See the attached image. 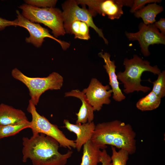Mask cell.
Returning <instances> with one entry per match:
<instances>
[{"mask_svg": "<svg viewBox=\"0 0 165 165\" xmlns=\"http://www.w3.org/2000/svg\"><path fill=\"white\" fill-rule=\"evenodd\" d=\"M123 64L125 70L118 72L116 75L118 79L123 84L124 88L123 90L126 94L135 91L146 93L150 90V87L142 86L141 83L142 73L147 71L158 75L161 72L157 66H151L148 61L136 54L130 59L125 58Z\"/></svg>", "mask_w": 165, "mask_h": 165, "instance_id": "cell-3", "label": "cell"}, {"mask_svg": "<svg viewBox=\"0 0 165 165\" xmlns=\"http://www.w3.org/2000/svg\"><path fill=\"white\" fill-rule=\"evenodd\" d=\"M83 154L80 165H97L101 162L102 151L91 140L83 145Z\"/></svg>", "mask_w": 165, "mask_h": 165, "instance_id": "cell-16", "label": "cell"}, {"mask_svg": "<svg viewBox=\"0 0 165 165\" xmlns=\"http://www.w3.org/2000/svg\"><path fill=\"white\" fill-rule=\"evenodd\" d=\"M161 2V0H134L130 12L134 13L144 7L147 3H160Z\"/></svg>", "mask_w": 165, "mask_h": 165, "instance_id": "cell-24", "label": "cell"}, {"mask_svg": "<svg viewBox=\"0 0 165 165\" xmlns=\"http://www.w3.org/2000/svg\"><path fill=\"white\" fill-rule=\"evenodd\" d=\"M101 163L102 165H112L111 156L108 154L105 149L102 151Z\"/></svg>", "mask_w": 165, "mask_h": 165, "instance_id": "cell-26", "label": "cell"}, {"mask_svg": "<svg viewBox=\"0 0 165 165\" xmlns=\"http://www.w3.org/2000/svg\"><path fill=\"white\" fill-rule=\"evenodd\" d=\"M155 26L161 31V33L165 35V19L161 18L159 20L156 21L154 24Z\"/></svg>", "mask_w": 165, "mask_h": 165, "instance_id": "cell-27", "label": "cell"}, {"mask_svg": "<svg viewBox=\"0 0 165 165\" xmlns=\"http://www.w3.org/2000/svg\"><path fill=\"white\" fill-rule=\"evenodd\" d=\"M163 10L162 6L156 3H149L141 9L134 13V16L137 18H141L143 23L146 25L154 24L156 22V16Z\"/></svg>", "mask_w": 165, "mask_h": 165, "instance_id": "cell-17", "label": "cell"}, {"mask_svg": "<svg viewBox=\"0 0 165 165\" xmlns=\"http://www.w3.org/2000/svg\"><path fill=\"white\" fill-rule=\"evenodd\" d=\"M35 106L30 99L27 110L32 116L30 128L31 129L33 134H44L56 140L60 146L70 150L72 148H75L74 141L67 138L57 125L52 124L46 118L40 115L37 112Z\"/></svg>", "mask_w": 165, "mask_h": 165, "instance_id": "cell-6", "label": "cell"}, {"mask_svg": "<svg viewBox=\"0 0 165 165\" xmlns=\"http://www.w3.org/2000/svg\"><path fill=\"white\" fill-rule=\"evenodd\" d=\"M11 75L14 78L21 82L27 87L30 100L35 106L37 105L43 93L49 90H60L63 83V78L56 72H53L46 77H31L15 68L12 70Z\"/></svg>", "mask_w": 165, "mask_h": 165, "instance_id": "cell-4", "label": "cell"}, {"mask_svg": "<svg viewBox=\"0 0 165 165\" xmlns=\"http://www.w3.org/2000/svg\"><path fill=\"white\" fill-rule=\"evenodd\" d=\"M82 92L94 111L101 110L104 104L108 105L112 93L109 85L104 86L97 79L92 78L87 88Z\"/></svg>", "mask_w": 165, "mask_h": 165, "instance_id": "cell-11", "label": "cell"}, {"mask_svg": "<svg viewBox=\"0 0 165 165\" xmlns=\"http://www.w3.org/2000/svg\"><path fill=\"white\" fill-rule=\"evenodd\" d=\"M26 4L39 8H54L57 0H26Z\"/></svg>", "mask_w": 165, "mask_h": 165, "instance_id": "cell-23", "label": "cell"}, {"mask_svg": "<svg viewBox=\"0 0 165 165\" xmlns=\"http://www.w3.org/2000/svg\"><path fill=\"white\" fill-rule=\"evenodd\" d=\"M22 141V161L26 162L30 159L33 165H65L73 153L69 150L61 154L59 143L42 133L33 134L30 138L23 137Z\"/></svg>", "mask_w": 165, "mask_h": 165, "instance_id": "cell-1", "label": "cell"}, {"mask_svg": "<svg viewBox=\"0 0 165 165\" xmlns=\"http://www.w3.org/2000/svg\"><path fill=\"white\" fill-rule=\"evenodd\" d=\"M28 120L22 110L3 103L0 104V125L15 124Z\"/></svg>", "mask_w": 165, "mask_h": 165, "instance_id": "cell-15", "label": "cell"}, {"mask_svg": "<svg viewBox=\"0 0 165 165\" xmlns=\"http://www.w3.org/2000/svg\"><path fill=\"white\" fill-rule=\"evenodd\" d=\"M112 155L111 156L112 165H126L130 155L126 150L120 149L117 151L116 147L111 146Z\"/></svg>", "mask_w": 165, "mask_h": 165, "instance_id": "cell-21", "label": "cell"}, {"mask_svg": "<svg viewBox=\"0 0 165 165\" xmlns=\"http://www.w3.org/2000/svg\"><path fill=\"white\" fill-rule=\"evenodd\" d=\"M78 5H87L93 16L97 13L111 20L119 19L123 14V0H78Z\"/></svg>", "mask_w": 165, "mask_h": 165, "instance_id": "cell-10", "label": "cell"}, {"mask_svg": "<svg viewBox=\"0 0 165 165\" xmlns=\"http://www.w3.org/2000/svg\"><path fill=\"white\" fill-rule=\"evenodd\" d=\"M19 8L22 10V15L31 22L42 24L51 29L55 38L66 33L62 12L59 9L39 8L26 4Z\"/></svg>", "mask_w": 165, "mask_h": 165, "instance_id": "cell-5", "label": "cell"}, {"mask_svg": "<svg viewBox=\"0 0 165 165\" xmlns=\"http://www.w3.org/2000/svg\"><path fill=\"white\" fill-rule=\"evenodd\" d=\"M136 133L130 124L115 120L96 125L91 140L101 149L109 145L126 150L132 155L136 150Z\"/></svg>", "mask_w": 165, "mask_h": 165, "instance_id": "cell-2", "label": "cell"}, {"mask_svg": "<svg viewBox=\"0 0 165 165\" xmlns=\"http://www.w3.org/2000/svg\"><path fill=\"white\" fill-rule=\"evenodd\" d=\"M17 19L13 21H10L0 17V31L4 29L6 27L11 26H17Z\"/></svg>", "mask_w": 165, "mask_h": 165, "instance_id": "cell-25", "label": "cell"}, {"mask_svg": "<svg viewBox=\"0 0 165 165\" xmlns=\"http://www.w3.org/2000/svg\"><path fill=\"white\" fill-rule=\"evenodd\" d=\"M126 35L130 41H138L141 52L145 57L150 55L148 47L150 45L165 44V36L159 31L154 24L146 25L141 23L138 31L135 33L127 32Z\"/></svg>", "mask_w": 165, "mask_h": 165, "instance_id": "cell-7", "label": "cell"}, {"mask_svg": "<svg viewBox=\"0 0 165 165\" xmlns=\"http://www.w3.org/2000/svg\"><path fill=\"white\" fill-rule=\"evenodd\" d=\"M30 125L29 120L15 124L0 125V139L15 135L24 129L30 128Z\"/></svg>", "mask_w": 165, "mask_h": 165, "instance_id": "cell-20", "label": "cell"}, {"mask_svg": "<svg viewBox=\"0 0 165 165\" xmlns=\"http://www.w3.org/2000/svg\"><path fill=\"white\" fill-rule=\"evenodd\" d=\"M82 8L79 7L76 1L68 0L62 5L63 23L75 20L83 21L92 28L103 39L105 43L108 44V40L105 38L101 29L99 28L94 24L91 13L85 6Z\"/></svg>", "mask_w": 165, "mask_h": 165, "instance_id": "cell-9", "label": "cell"}, {"mask_svg": "<svg viewBox=\"0 0 165 165\" xmlns=\"http://www.w3.org/2000/svg\"><path fill=\"white\" fill-rule=\"evenodd\" d=\"M16 12L18 19L17 26L25 28L29 32V37L25 38L27 42L31 43L35 47L39 48L44 41V38L48 37L58 42L64 50H66L70 46L69 43L58 39L51 35L47 29L42 27L38 24L31 22L25 18L18 10H16Z\"/></svg>", "mask_w": 165, "mask_h": 165, "instance_id": "cell-8", "label": "cell"}, {"mask_svg": "<svg viewBox=\"0 0 165 165\" xmlns=\"http://www.w3.org/2000/svg\"><path fill=\"white\" fill-rule=\"evenodd\" d=\"M70 96L79 98L82 103L78 112L76 114L77 116L76 123L81 124L93 122L94 111L84 93L79 90H73L65 94V97Z\"/></svg>", "mask_w": 165, "mask_h": 165, "instance_id": "cell-14", "label": "cell"}, {"mask_svg": "<svg viewBox=\"0 0 165 165\" xmlns=\"http://www.w3.org/2000/svg\"><path fill=\"white\" fill-rule=\"evenodd\" d=\"M66 33L73 34L75 38L88 40L90 38L89 26L85 22L78 20L64 23Z\"/></svg>", "mask_w": 165, "mask_h": 165, "instance_id": "cell-18", "label": "cell"}, {"mask_svg": "<svg viewBox=\"0 0 165 165\" xmlns=\"http://www.w3.org/2000/svg\"><path fill=\"white\" fill-rule=\"evenodd\" d=\"M98 55L103 59L105 63L103 67L108 75L109 84L112 88L113 98L116 101H121L125 99L126 96L119 86V83L116 73V67L115 61L111 60L110 55L108 53L105 52L103 53L101 52L98 54Z\"/></svg>", "mask_w": 165, "mask_h": 165, "instance_id": "cell-13", "label": "cell"}, {"mask_svg": "<svg viewBox=\"0 0 165 165\" xmlns=\"http://www.w3.org/2000/svg\"><path fill=\"white\" fill-rule=\"evenodd\" d=\"M63 123L65 128L76 134V139L74 141L75 148L78 152H80L84 145L91 140L96 125L93 121L83 124H74L67 119H64Z\"/></svg>", "mask_w": 165, "mask_h": 165, "instance_id": "cell-12", "label": "cell"}, {"mask_svg": "<svg viewBox=\"0 0 165 165\" xmlns=\"http://www.w3.org/2000/svg\"><path fill=\"white\" fill-rule=\"evenodd\" d=\"M158 75L157 79L152 82L153 86L152 91L162 98L165 96V71Z\"/></svg>", "mask_w": 165, "mask_h": 165, "instance_id": "cell-22", "label": "cell"}, {"mask_svg": "<svg viewBox=\"0 0 165 165\" xmlns=\"http://www.w3.org/2000/svg\"><path fill=\"white\" fill-rule=\"evenodd\" d=\"M161 98L152 91L140 99L136 104V107L142 111H151L158 108L161 102Z\"/></svg>", "mask_w": 165, "mask_h": 165, "instance_id": "cell-19", "label": "cell"}]
</instances>
